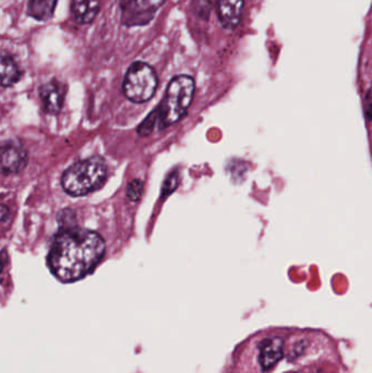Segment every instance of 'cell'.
<instances>
[{"label":"cell","mask_w":372,"mask_h":373,"mask_svg":"<svg viewBox=\"0 0 372 373\" xmlns=\"http://www.w3.org/2000/svg\"><path fill=\"white\" fill-rule=\"evenodd\" d=\"M0 67H1V85L4 88L12 87L14 84L19 81L21 73L16 61L11 57L3 56Z\"/></svg>","instance_id":"cell-12"},{"label":"cell","mask_w":372,"mask_h":373,"mask_svg":"<svg viewBox=\"0 0 372 373\" xmlns=\"http://www.w3.org/2000/svg\"><path fill=\"white\" fill-rule=\"evenodd\" d=\"M104 241L98 233L70 226L61 229L49 250V270L63 283L86 278L105 253Z\"/></svg>","instance_id":"cell-1"},{"label":"cell","mask_w":372,"mask_h":373,"mask_svg":"<svg viewBox=\"0 0 372 373\" xmlns=\"http://www.w3.org/2000/svg\"><path fill=\"white\" fill-rule=\"evenodd\" d=\"M284 354V342L279 337L267 338L259 346V362L263 371L274 368Z\"/></svg>","instance_id":"cell-7"},{"label":"cell","mask_w":372,"mask_h":373,"mask_svg":"<svg viewBox=\"0 0 372 373\" xmlns=\"http://www.w3.org/2000/svg\"><path fill=\"white\" fill-rule=\"evenodd\" d=\"M244 0H219L217 16L222 26L228 30L235 28L242 19Z\"/></svg>","instance_id":"cell-9"},{"label":"cell","mask_w":372,"mask_h":373,"mask_svg":"<svg viewBox=\"0 0 372 373\" xmlns=\"http://www.w3.org/2000/svg\"><path fill=\"white\" fill-rule=\"evenodd\" d=\"M58 0H29L28 14L38 21H48L54 16Z\"/></svg>","instance_id":"cell-11"},{"label":"cell","mask_w":372,"mask_h":373,"mask_svg":"<svg viewBox=\"0 0 372 373\" xmlns=\"http://www.w3.org/2000/svg\"><path fill=\"white\" fill-rule=\"evenodd\" d=\"M143 182L139 179L133 180L128 184V189H127V196L131 201H139L143 194Z\"/></svg>","instance_id":"cell-14"},{"label":"cell","mask_w":372,"mask_h":373,"mask_svg":"<svg viewBox=\"0 0 372 373\" xmlns=\"http://www.w3.org/2000/svg\"><path fill=\"white\" fill-rule=\"evenodd\" d=\"M108 166L100 157H90L70 166L61 177V184L68 194L79 196L91 194L106 180Z\"/></svg>","instance_id":"cell-2"},{"label":"cell","mask_w":372,"mask_h":373,"mask_svg":"<svg viewBox=\"0 0 372 373\" xmlns=\"http://www.w3.org/2000/svg\"><path fill=\"white\" fill-rule=\"evenodd\" d=\"M123 88L129 100L133 103H145L155 94L157 75L151 65L137 61L129 67Z\"/></svg>","instance_id":"cell-4"},{"label":"cell","mask_w":372,"mask_h":373,"mask_svg":"<svg viewBox=\"0 0 372 373\" xmlns=\"http://www.w3.org/2000/svg\"><path fill=\"white\" fill-rule=\"evenodd\" d=\"M365 112L369 120H372V88L368 92L365 98Z\"/></svg>","instance_id":"cell-16"},{"label":"cell","mask_w":372,"mask_h":373,"mask_svg":"<svg viewBox=\"0 0 372 373\" xmlns=\"http://www.w3.org/2000/svg\"><path fill=\"white\" fill-rule=\"evenodd\" d=\"M100 0H73L71 11L79 23L93 22L100 10Z\"/></svg>","instance_id":"cell-10"},{"label":"cell","mask_w":372,"mask_h":373,"mask_svg":"<svg viewBox=\"0 0 372 373\" xmlns=\"http://www.w3.org/2000/svg\"><path fill=\"white\" fill-rule=\"evenodd\" d=\"M157 118V112L154 110V112H151V115L148 116L147 120H145L143 124L140 125L139 128H138V133H139L140 135H143V137H145V135H149L150 133L153 131Z\"/></svg>","instance_id":"cell-13"},{"label":"cell","mask_w":372,"mask_h":373,"mask_svg":"<svg viewBox=\"0 0 372 373\" xmlns=\"http://www.w3.org/2000/svg\"><path fill=\"white\" fill-rule=\"evenodd\" d=\"M195 89V81L189 75H177L170 82L163 100L155 110L162 127L182 120L192 102Z\"/></svg>","instance_id":"cell-3"},{"label":"cell","mask_w":372,"mask_h":373,"mask_svg":"<svg viewBox=\"0 0 372 373\" xmlns=\"http://www.w3.org/2000/svg\"><path fill=\"white\" fill-rule=\"evenodd\" d=\"M165 0H120L121 22L127 26L149 23Z\"/></svg>","instance_id":"cell-5"},{"label":"cell","mask_w":372,"mask_h":373,"mask_svg":"<svg viewBox=\"0 0 372 373\" xmlns=\"http://www.w3.org/2000/svg\"><path fill=\"white\" fill-rule=\"evenodd\" d=\"M66 89L61 82L51 80L41 88L40 95L42 100L43 110L47 114H57L63 108Z\"/></svg>","instance_id":"cell-8"},{"label":"cell","mask_w":372,"mask_h":373,"mask_svg":"<svg viewBox=\"0 0 372 373\" xmlns=\"http://www.w3.org/2000/svg\"><path fill=\"white\" fill-rule=\"evenodd\" d=\"M28 164V154L20 143L6 142L1 147V169L5 175L21 172Z\"/></svg>","instance_id":"cell-6"},{"label":"cell","mask_w":372,"mask_h":373,"mask_svg":"<svg viewBox=\"0 0 372 373\" xmlns=\"http://www.w3.org/2000/svg\"><path fill=\"white\" fill-rule=\"evenodd\" d=\"M178 180H180V176L177 173H174L170 177H168L165 184H164L163 194H165V191L166 194H170L172 190L176 189Z\"/></svg>","instance_id":"cell-15"}]
</instances>
